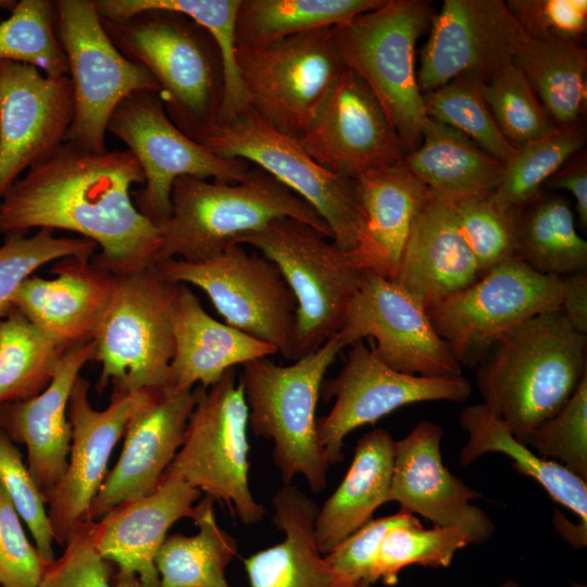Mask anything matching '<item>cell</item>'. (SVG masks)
<instances>
[{"mask_svg":"<svg viewBox=\"0 0 587 587\" xmlns=\"http://www.w3.org/2000/svg\"><path fill=\"white\" fill-rule=\"evenodd\" d=\"M143 184L129 150L95 152L65 141L0 199V233L70 230L100 248L90 258L97 267L114 275L148 268L158 262L162 234L134 204L130 189Z\"/></svg>","mask_w":587,"mask_h":587,"instance_id":"6da1fadb","label":"cell"},{"mask_svg":"<svg viewBox=\"0 0 587 587\" xmlns=\"http://www.w3.org/2000/svg\"><path fill=\"white\" fill-rule=\"evenodd\" d=\"M491 349L476 374L483 403L525 444L587 375V335L553 310L515 326Z\"/></svg>","mask_w":587,"mask_h":587,"instance_id":"7a4b0ae2","label":"cell"},{"mask_svg":"<svg viewBox=\"0 0 587 587\" xmlns=\"http://www.w3.org/2000/svg\"><path fill=\"white\" fill-rule=\"evenodd\" d=\"M100 18L116 48L150 71L171 121L202 143L218 122L224 97L222 55L209 32L167 10Z\"/></svg>","mask_w":587,"mask_h":587,"instance_id":"3957f363","label":"cell"},{"mask_svg":"<svg viewBox=\"0 0 587 587\" xmlns=\"http://www.w3.org/2000/svg\"><path fill=\"white\" fill-rule=\"evenodd\" d=\"M171 203V215L160 226L158 262L208 260L283 217L305 223L332 239L329 227L310 204L252 164L237 183L178 177Z\"/></svg>","mask_w":587,"mask_h":587,"instance_id":"277c9868","label":"cell"},{"mask_svg":"<svg viewBox=\"0 0 587 587\" xmlns=\"http://www.w3.org/2000/svg\"><path fill=\"white\" fill-rule=\"evenodd\" d=\"M342 349L336 335L289 365L267 358L241 365L249 427L273 441V460L285 485L300 474L313 492L326 486L330 464L319 439L315 410L325 374Z\"/></svg>","mask_w":587,"mask_h":587,"instance_id":"5b68a950","label":"cell"},{"mask_svg":"<svg viewBox=\"0 0 587 587\" xmlns=\"http://www.w3.org/2000/svg\"><path fill=\"white\" fill-rule=\"evenodd\" d=\"M237 245L250 246L273 261L295 296V361L341 330L351 300L372 271L360 249L341 250L315 228L288 217L243 236Z\"/></svg>","mask_w":587,"mask_h":587,"instance_id":"8992f818","label":"cell"},{"mask_svg":"<svg viewBox=\"0 0 587 587\" xmlns=\"http://www.w3.org/2000/svg\"><path fill=\"white\" fill-rule=\"evenodd\" d=\"M435 17L429 1L385 0L333 27L346 67L369 87L408 153L426 120L415 70V46Z\"/></svg>","mask_w":587,"mask_h":587,"instance_id":"52a82bcc","label":"cell"},{"mask_svg":"<svg viewBox=\"0 0 587 587\" xmlns=\"http://www.w3.org/2000/svg\"><path fill=\"white\" fill-rule=\"evenodd\" d=\"M182 284L157 264L116 275L93 337V362L101 364L96 390L136 392L168 385L174 357L173 316Z\"/></svg>","mask_w":587,"mask_h":587,"instance_id":"ba28073f","label":"cell"},{"mask_svg":"<svg viewBox=\"0 0 587 587\" xmlns=\"http://www.w3.org/2000/svg\"><path fill=\"white\" fill-rule=\"evenodd\" d=\"M247 109L275 129L299 138L314 122L347 68L333 27L255 47H236Z\"/></svg>","mask_w":587,"mask_h":587,"instance_id":"9c48e42d","label":"cell"},{"mask_svg":"<svg viewBox=\"0 0 587 587\" xmlns=\"http://www.w3.org/2000/svg\"><path fill=\"white\" fill-rule=\"evenodd\" d=\"M193 392L184 441L165 473L223 501L245 525L257 524L265 509L249 488L248 407L236 367Z\"/></svg>","mask_w":587,"mask_h":587,"instance_id":"30bf717a","label":"cell"},{"mask_svg":"<svg viewBox=\"0 0 587 587\" xmlns=\"http://www.w3.org/2000/svg\"><path fill=\"white\" fill-rule=\"evenodd\" d=\"M201 145L223 158L255 165L289 188L323 218L339 249L352 251L363 243L365 218L354 180L322 167L297 138L247 110L217 123Z\"/></svg>","mask_w":587,"mask_h":587,"instance_id":"8fae6325","label":"cell"},{"mask_svg":"<svg viewBox=\"0 0 587 587\" xmlns=\"http://www.w3.org/2000/svg\"><path fill=\"white\" fill-rule=\"evenodd\" d=\"M57 29L73 87L74 116L66 142L101 152L109 120L136 91L160 92L150 71L127 59L108 36L95 0H57Z\"/></svg>","mask_w":587,"mask_h":587,"instance_id":"7c38bea8","label":"cell"},{"mask_svg":"<svg viewBox=\"0 0 587 587\" xmlns=\"http://www.w3.org/2000/svg\"><path fill=\"white\" fill-rule=\"evenodd\" d=\"M157 267L172 282L203 290L226 324L295 361L297 301L273 261L232 245L204 261L168 259Z\"/></svg>","mask_w":587,"mask_h":587,"instance_id":"4fadbf2b","label":"cell"},{"mask_svg":"<svg viewBox=\"0 0 587 587\" xmlns=\"http://www.w3.org/2000/svg\"><path fill=\"white\" fill-rule=\"evenodd\" d=\"M107 132L122 140L140 164L145 184L132 198L137 210L159 228L171 215V192L178 177L237 183L251 165L217 155L184 134L154 91H136L125 98L112 113Z\"/></svg>","mask_w":587,"mask_h":587,"instance_id":"5bb4252c","label":"cell"},{"mask_svg":"<svg viewBox=\"0 0 587 587\" xmlns=\"http://www.w3.org/2000/svg\"><path fill=\"white\" fill-rule=\"evenodd\" d=\"M561 287V277L538 273L515 257L426 312L460 364L474 366L515 326L560 310Z\"/></svg>","mask_w":587,"mask_h":587,"instance_id":"9a60e30c","label":"cell"},{"mask_svg":"<svg viewBox=\"0 0 587 587\" xmlns=\"http://www.w3.org/2000/svg\"><path fill=\"white\" fill-rule=\"evenodd\" d=\"M325 400L335 398L330 412L317 420V433L328 463L344 458L345 437L365 424H374L395 410L425 401L463 402L472 385L463 375L428 377L410 375L388 366L373 344L351 345L339 374L323 383Z\"/></svg>","mask_w":587,"mask_h":587,"instance_id":"2e32d148","label":"cell"},{"mask_svg":"<svg viewBox=\"0 0 587 587\" xmlns=\"http://www.w3.org/2000/svg\"><path fill=\"white\" fill-rule=\"evenodd\" d=\"M337 337L344 348L373 338L378 357L401 373L463 375L462 365L434 329L425 307L394 280L371 270L351 300Z\"/></svg>","mask_w":587,"mask_h":587,"instance_id":"e0dca14e","label":"cell"},{"mask_svg":"<svg viewBox=\"0 0 587 587\" xmlns=\"http://www.w3.org/2000/svg\"><path fill=\"white\" fill-rule=\"evenodd\" d=\"M429 30L416 72L422 93L464 74L487 82L527 40L502 0H445Z\"/></svg>","mask_w":587,"mask_h":587,"instance_id":"ac0fdd59","label":"cell"},{"mask_svg":"<svg viewBox=\"0 0 587 587\" xmlns=\"http://www.w3.org/2000/svg\"><path fill=\"white\" fill-rule=\"evenodd\" d=\"M73 116L68 75L47 76L29 64L0 61V199L24 171L65 142Z\"/></svg>","mask_w":587,"mask_h":587,"instance_id":"d6986e66","label":"cell"},{"mask_svg":"<svg viewBox=\"0 0 587 587\" xmlns=\"http://www.w3.org/2000/svg\"><path fill=\"white\" fill-rule=\"evenodd\" d=\"M298 141L322 167L352 180L407 155L377 99L348 68Z\"/></svg>","mask_w":587,"mask_h":587,"instance_id":"ffe728a7","label":"cell"},{"mask_svg":"<svg viewBox=\"0 0 587 587\" xmlns=\"http://www.w3.org/2000/svg\"><path fill=\"white\" fill-rule=\"evenodd\" d=\"M195 400L193 389L164 386L136 391L120 459L91 502L92 521L157 489L184 441Z\"/></svg>","mask_w":587,"mask_h":587,"instance_id":"44dd1931","label":"cell"},{"mask_svg":"<svg viewBox=\"0 0 587 587\" xmlns=\"http://www.w3.org/2000/svg\"><path fill=\"white\" fill-rule=\"evenodd\" d=\"M89 382L78 375L68 400L72 439L66 471L46 496L53 537L64 545L70 533L91 520L90 505L105 478L112 450L124 435L136 403V392L112 391L109 407L95 410Z\"/></svg>","mask_w":587,"mask_h":587,"instance_id":"7402d4cb","label":"cell"},{"mask_svg":"<svg viewBox=\"0 0 587 587\" xmlns=\"http://www.w3.org/2000/svg\"><path fill=\"white\" fill-rule=\"evenodd\" d=\"M442 428L430 421L416 424L396 441L390 501L400 511L419 514L434 526L459 528L472 544L487 541L495 532L489 515L471 501L482 498L444 464Z\"/></svg>","mask_w":587,"mask_h":587,"instance_id":"603a6c76","label":"cell"},{"mask_svg":"<svg viewBox=\"0 0 587 587\" xmlns=\"http://www.w3.org/2000/svg\"><path fill=\"white\" fill-rule=\"evenodd\" d=\"M50 273L55 278L24 279L12 297V307L65 348L92 341L116 275L79 257L58 260Z\"/></svg>","mask_w":587,"mask_h":587,"instance_id":"cb8c5ba5","label":"cell"},{"mask_svg":"<svg viewBox=\"0 0 587 587\" xmlns=\"http://www.w3.org/2000/svg\"><path fill=\"white\" fill-rule=\"evenodd\" d=\"M95 344L66 348L49 386L33 399L0 405V428L27 449V467L46 496L62 479L68 462L72 426L66 414L73 385L93 360Z\"/></svg>","mask_w":587,"mask_h":587,"instance_id":"d4e9b609","label":"cell"},{"mask_svg":"<svg viewBox=\"0 0 587 587\" xmlns=\"http://www.w3.org/2000/svg\"><path fill=\"white\" fill-rule=\"evenodd\" d=\"M200 495L179 476L164 473L152 494L124 502L95 521L98 551L120 570L136 574L141 587H160L155 554L176 521L192 519V503Z\"/></svg>","mask_w":587,"mask_h":587,"instance_id":"484cf974","label":"cell"},{"mask_svg":"<svg viewBox=\"0 0 587 587\" xmlns=\"http://www.w3.org/2000/svg\"><path fill=\"white\" fill-rule=\"evenodd\" d=\"M479 277L451 199L430 191L413 221L392 280L426 309Z\"/></svg>","mask_w":587,"mask_h":587,"instance_id":"4316f807","label":"cell"},{"mask_svg":"<svg viewBox=\"0 0 587 587\" xmlns=\"http://www.w3.org/2000/svg\"><path fill=\"white\" fill-rule=\"evenodd\" d=\"M173 333L167 386L176 390H191L196 383L210 387L236 365L278 353L272 345L216 321L184 284L174 310Z\"/></svg>","mask_w":587,"mask_h":587,"instance_id":"83f0119b","label":"cell"},{"mask_svg":"<svg viewBox=\"0 0 587 587\" xmlns=\"http://www.w3.org/2000/svg\"><path fill=\"white\" fill-rule=\"evenodd\" d=\"M272 504V521L285 538L245 559L249 587H339L317 548L314 501L296 486L285 485Z\"/></svg>","mask_w":587,"mask_h":587,"instance_id":"f1b7e54d","label":"cell"},{"mask_svg":"<svg viewBox=\"0 0 587 587\" xmlns=\"http://www.w3.org/2000/svg\"><path fill=\"white\" fill-rule=\"evenodd\" d=\"M354 186L365 218L359 249L372 271L392 280L413 221L430 190L403 161L358 176Z\"/></svg>","mask_w":587,"mask_h":587,"instance_id":"f546056e","label":"cell"},{"mask_svg":"<svg viewBox=\"0 0 587 587\" xmlns=\"http://www.w3.org/2000/svg\"><path fill=\"white\" fill-rule=\"evenodd\" d=\"M396 440L377 427L361 437L342 482L319 509L315 539L325 555L390 501Z\"/></svg>","mask_w":587,"mask_h":587,"instance_id":"4dcf8cb0","label":"cell"},{"mask_svg":"<svg viewBox=\"0 0 587 587\" xmlns=\"http://www.w3.org/2000/svg\"><path fill=\"white\" fill-rule=\"evenodd\" d=\"M403 163L433 193L451 200L494 191L504 168L466 135L430 117Z\"/></svg>","mask_w":587,"mask_h":587,"instance_id":"1f68e13d","label":"cell"},{"mask_svg":"<svg viewBox=\"0 0 587 587\" xmlns=\"http://www.w3.org/2000/svg\"><path fill=\"white\" fill-rule=\"evenodd\" d=\"M469 439L460 452V463L470 465L486 453L498 452L513 460L521 474L535 479L558 503L587 524V483L558 462L542 459L519 441L505 423L483 403L464 408L459 416Z\"/></svg>","mask_w":587,"mask_h":587,"instance_id":"d6a6232c","label":"cell"},{"mask_svg":"<svg viewBox=\"0 0 587 587\" xmlns=\"http://www.w3.org/2000/svg\"><path fill=\"white\" fill-rule=\"evenodd\" d=\"M213 502L205 495L195 505L196 535L165 537L154 558L160 587H230L225 572L238 546L217 524Z\"/></svg>","mask_w":587,"mask_h":587,"instance_id":"836d02e7","label":"cell"},{"mask_svg":"<svg viewBox=\"0 0 587 587\" xmlns=\"http://www.w3.org/2000/svg\"><path fill=\"white\" fill-rule=\"evenodd\" d=\"M513 63L523 72L555 126L578 123L586 103L587 51L577 40L529 39Z\"/></svg>","mask_w":587,"mask_h":587,"instance_id":"e575fe53","label":"cell"},{"mask_svg":"<svg viewBox=\"0 0 587 587\" xmlns=\"http://www.w3.org/2000/svg\"><path fill=\"white\" fill-rule=\"evenodd\" d=\"M515 257L538 273L561 278L587 271V241L576 230L566 198L540 196L521 211Z\"/></svg>","mask_w":587,"mask_h":587,"instance_id":"d590c367","label":"cell"},{"mask_svg":"<svg viewBox=\"0 0 587 587\" xmlns=\"http://www.w3.org/2000/svg\"><path fill=\"white\" fill-rule=\"evenodd\" d=\"M385 0H241L236 47H255L317 28L334 27Z\"/></svg>","mask_w":587,"mask_h":587,"instance_id":"8d00e7d4","label":"cell"},{"mask_svg":"<svg viewBox=\"0 0 587 587\" xmlns=\"http://www.w3.org/2000/svg\"><path fill=\"white\" fill-rule=\"evenodd\" d=\"M241 0H97L100 17L122 20L145 10L179 12L203 27L215 40L224 68V97L218 122L247 111L245 90L235 60V23Z\"/></svg>","mask_w":587,"mask_h":587,"instance_id":"74e56055","label":"cell"},{"mask_svg":"<svg viewBox=\"0 0 587 587\" xmlns=\"http://www.w3.org/2000/svg\"><path fill=\"white\" fill-rule=\"evenodd\" d=\"M65 350L12 307L0 320V405L41 394Z\"/></svg>","mask_w":587,"mask_h":587,"instance_id":"f35d334b","label":"cell"},{"mask_svg":"<svg viewBox=\"0 0 587 587\" xmlns=\"http://www.w3.org/2000/svg\"><path fill=\"white\" fill-rule=\"evenodd\" d=\"M586 142L579 123L557 126L549 134L519 148L504 164L498 186L492 191L502 208L522 211L538 199L540 189Z\"/></svg>","mask_w":587,"mask_h":587,"instance_id":"ab89813d","label":"cell"},{"mask_svg":"<svg viewBox=\"0 0 587 587\" xmlns=\"http://www.w3.org/2000/svg\"><path fill=\"white\" fill-rule=\"evenodd\" d=\"M480 82L477 74H464L423 93L425 115L463 133L505 164L516 148L500 132L482 93Z\"/></svg>","mask_w":587,"mask_h":587,"instance_id":"60d3db41","label":"cell"},{"mask_svg":"<svg viewBox=\"0 0 587 587\" xmlns=\"http://www.w3.org/2000/svg\"><path fill=\"white\" fill-rule=\"evenodd\" d=\"M0 61L25 63L47 76L68 75L57 29L55 1L21 0L0 21Z\"/></svg>","mask_w":587,"mask_h":587,"instance_id":"b9f144b4","label":"cell"},{"mask_svg":"<svg viewBox=\"0 0 587 587\" xmlns=\"http://www.w3.org/2000/svg\"><path fill=\"white\" fill-rule=\"evenodd\" d=\"M472 545L459 528H423L417 517L390 527L384 535L377 557V577L387 586L397 584L408 566L447 567L454 554Z\"/></svg>","mask_w":587,"mask_h":587,"instance_id":"7bdbcfd3","label":"cell"},{"mask_svg":"<svg viewBox=\"0 0 587 587\" xmlns=\"http://www.w3.org/2000/svg\"><path fill=\"white\" fill-rule=\"evenodd\" d=\"M482 93L504 138L519 148L557 126L523 72L514 64L480 82Z\"/></svg>","mask_w":587,"mask_h":587,"instance_id":"ee69618b","label":"cell"},{"mask_svg":"<svg viewBox=\"0 0 587 587\" xmlns=\"http://www.w3.org/2000/svg\"><path fill=\"white\" fill-rule=\"evenodd\" d=\"M479 275L515 258L521 211L500 207L492 191L451 200Z\"/></svg>","mask_w":587,"mask_h":587,"instance_id":"f6af8a7d","label":"cell"},{"mask_svg":"<svg viewBox=\"0 0 587 587\" xmlns=\"http://www.w3.org/2000/svg\"><path fill=\"white\" fill-rule=\"evenodd\" d=\"M98 246L84 237H55L53 230L38 229L33 236L5 235L0 246V320L12 309V297L24 279L37 268L66 257L92 258Z\"/></svg>","mask_w":587,"mask_h":587,"instance_id":"bcb514c9","label":"cell"},{"mask_svg":"<svg viewBox=\"0 0 587 587\" xmlns=\"http://www.w3.org/2000/svg\"><path fill=\"white\" fill-rule=\"evenodd\" d=\"M93 525L89 520L70 533L63 554L45 563L39 587H141L136 574L115 567L100 554Z\"/></svg>","mask_w":587,"mask_h":587,"instance_id":"7dc6e473","label":"cell"},{"mask_svg":"<svg viewBox=\"0 0 587 587\" xmlns=\"http://www.w3.org/2000/svg\"><path fill=\"white\" fill-rule=\"evenodd\" d=\"M525 445L587 480V375L566 403L540 424Z\"/></svg>","mask_w":587,"mask_h":587,"instance_id":"c3c4849f","label":"cell"},{"mask_svg":"<svg viewBox=\"0 0 587 587\" xmlns=\"http://www.w3.org/2000/svg\"><path fill=\"white\" fill-rule=\"evenodd\" d=\"M0 483L7 490L18 516L26 523L39 555L54 560L53 532L46 502L15 444L0 428Z\"/></svg>","mask_w":587,"mask_h":587,"instance_id":"681fc988","label":"cell"},{"mask_svg":"<svg viewBox=\"0 0 587 587\" xmlns=\"http://www.w3.org/2000/svg\"><path fill=\"white\" fill-rule=\"evenodd\" d=\"M416 516L403 511L371 520L324 555L339 587H372L377 577V557L385 533Z\"/></svg>","mask_w":587,"mask_h":587,"instance_id":"f907efd6","label":"cell"},{"mask_svg":"<svg viewBox=\"0 0 587 587\" xmlns=\"http://www.w3.org/2000/svg\"><path fill=\"white\" fill-rule=\"evenodd\" d=\"M505 4L529 39L578 41L587 30L586 0H509Z\"/></svg>","mask_w":587,"mask_h":587,"instance_id":"816d5d0a","label":"cell"},{"mask_svg":"<svg viewBox=\"0 0 587 587\" xmlns=\"http://www.w3.org/2000/svg\"><path fill=\"white\" fill-rule=\"evenodd\" d=\"M46 562L27 540L18 514L0 483V586L39 587Z\"/></svg>","mask_w":587,"mask_h":587,"instance_id":"f5cc1de1","label":"cell"},{"mask_svg":"<svg viewBox=\"0 0 587 587\" xmlns=\"http://www.w3.org/2000/svg\"><path fill=\"white\" fill-rule=\"evenodd\" d=\"M552 189L566 190L574 198L579 222L587 226V159L580 151L561 167L549 180ZM547 182V183H548Z\"/></svg>","mask_w":587,"mask_h":587,"instance_id":"db71d44e","label":"cell"},{"mask_svg":"<svg viewBox=\"0 0 587 587\" xmlns=\"http://www.w3.org/2000/svg\"><path fill=\"white\" fill-rule=\"evenodd\" d=\"M560 311L576 332L587 335V271L562 277Z\"/></svg>","mask_w":587,"mask_h":587,"instance_id":"11a10c76","label":"cell"},{"mask_svg":"<svg viewBox=\"0 0 587 587\" xmlns=\"http://www.w3.org/2000/svg\"><path fill=\"white\" fill-rule=\"evenodd\" d=\"M552 523L559 535L574 548H584L587 544V524L571 523L561 512L555 511Z\"/></svg>","mask_w":587,"mask_h":587,"instance_id":"9f6ffc18","label":"cell"},{"mask_svg":"<svg viewBox=\"0 0 587 587\" xmlns=\"http://www.w3.org/2000/svg\"><path fill=\"white\" fill-rule=\"evenodd\" d=\"M17 1L14 0H0V9L11 11Z\"/></svg>","mask_w":587,"mask_h":587,"instance_id":"6f0895ef","label":"cell"},{"mask_svg":"<svg viewBox=\"0 0 587 587\" xmlns=\"http://www.w3.org/2000/svg\"><path fill=\"white\" fill-rule=\"evenodd\" d=\"M498 587H522L516 580H505L501 583Z\"/></svg>","mask_w":587,"mask_h":587,"instance_id":"680465c9","label":"cell"}]
</instances>
